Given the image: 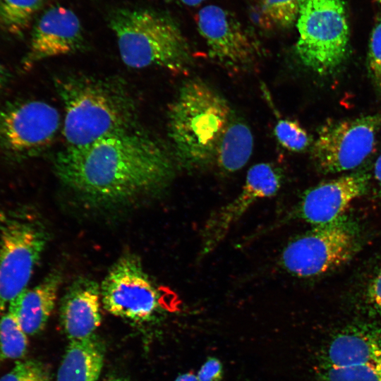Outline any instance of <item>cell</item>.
Segmentation results:
<instances>
[{
  "mask_svg": "<svg viewBox=\"0 0 381 381\" xmlns=\"http://www.w3.org/2000/svg\"><path fill=\"white\" fill-rule=\"evenodd\" d=\"M28 334L14 313L7 309L0 315V360L23 357L28 349Z\"/></svg>",
  "mask_w": 381,
  "mask_h": 381,
  "instance_id": "cell-21",
  "label": "cell"
},
{
  "mask_svg": "<svg viewBox=\"0 0 381 381\" xmlns=\"http://www.w3.org/2000/svg\"><path fill=\"white\" fill-rule=\"evenodd\" d=\"M223 365L216 357H209L198 372V381H221L223 377Z\"/></svg>",
  "mask_w": 381,
  "mask_h": 381,
  "instance_id": "cell-27",
  "label": "cell"
},
{
  "mask_svg": "<svg viewBox=\"0 0 381 381\" xmlns=\"http://www.w3.org/2000/svg\"><path fill=\"white\" fill-rule=\"evenodd\" d=\"M59 179L87 200L119 202L157 189L172 177L168 151L135 128L60 151L54 160Z\"/></svg>",
  "mask_w": 381,
  "mask_h": 381,
  "instance_id": "cell-1",
  "label": "cell"
},
{
  "mask_svg": "<svg viewBox=\"0 0 381 381\" xmlns=\"http://www.w3.org/2000/svg\"><path fill=\"white\" fill-rule=\"evenodd\" d=\"M8 72L6 68L0 63V94L8 81Z\"/></svg>",
  "mask_w": 381,
  "mask_h": 381,
  "instance_id": "cell-29",
  "label": "cell"
},
{
  "mask_svg": "<svg viewBox=\"0 0 381 381\" xmlns=\"http://www.w3.org/2000/svg\"><path fill=\"white\" fill-rule=\"evenodd\" d=\"M367 71L375 92L381 97V20L376 23L370 34Z\"/></svg>",
  "mask_w": 381,
  "mask_h": 381,
  "instance_id": "cell-25",
  "label": "cell"
},
{
  "mask_svg": "<svg viewBox=\"0 0 381 381\" xmlns=\"http://www.w3.org/2000/svg\"><path fill=\"white\" fill-rule=\"evenodd\" d=\"M301 0H257L260 23L267 28H288L296 23Z\"/></svg>",
  "mask_w": 381,
  "mask_h": 381,
  "instance_id": "cell-22",
  "label": "cell"
},
{
  "mask_svg": "<svg viewBox=\"0 0 381 381\" xmlns=\"http://www.w3.org/2000/svg\"><path fill=\"white\" fill-rule=\"evenodd\" d=\"M274 135L284 148L293 152H301L310 144L306 131L294 121L279 119L274 128Z\"/></svg>",
  "mask_w": 381,
  "mask_h": 381,
  "instance_id": "cell-24",
  "label": "cell"
},
{
  "mask_svg": "<svg viewBox=\"0 0 381 381\" xmlns=\"http://www.w3.org/2000/svg\"><path fill=\"white\" fill-rule=\"evenodd\" d=\"M296 54L320 75L335 72L347 57L350 30L342 0H301L296 22Z\"/></svg>",
  "mask_w": 381,
  "mask_h": 381,
  "instance_id": "cell-5",
  "label": "cell"
},
{
  "mask_svg": "<svg viewBox=\"0 0 381 381\" xmlns=\"http://www.w3.org/2000/svg\"><path fill=\"white\" fill-rule=\"evenodd\" d=\"M60 124L57 109L46 102H9L0 109V152L18 161L35 157L52 143Z\"/></svg>",
  "mask_w": 381,
  "mask_h": 381,
  "instance_id": "cell-8",
  "label": "cell"
},
{
  "mask_svg": "<svg viewBox=\"0 0 381 381\" xmlns=\"http://www.w3.org/2000/svg\"><path fill=\"white\" fill-rule=\"evenodd\" d=\"M0 381H51L42 365L33 361H18Z\"/></svg>",
  "mask_w": 381,
  "mask_h": 381,
  "instance_id": "cell-26",
  "label": "cell"
},
{
  "mask_svg": "<svg viewBox=\"0 0 381 381\" xmlns=\"http://www.w3.org/2000/svg\"><path fill=\"white\" fill-rule=\"evenodd\" d=\"M111 381H127V380H123V379H115V380H111Z\"/></svg>",
  "mask_w": 381,
  "mask_h": 381,
  "instance_id": "cell-33",
  "label": "cell"
},
{
  "mask_svg": "<svg viewBox=\"0 0 381 381\" xmlns=\"http://www.w3.org/2000/svg\"><path fill=\"white\" fill-rule=\"evenodd\" d=\"M370 175L348 174L320 183L306 190L294 210V216L314 226L332 222L344 215L355 199L365 193Z\"/></svg>",
  "mask_w": 381,
  "mask_h": 381,
  "instance_id": "cell-14",
  "label": "cell"
},
{
  "mask_svg": "<svg viewBox=\"0 0 381 381\" xmlns=\"http://www.w3.org/2000/svg\"><path fill=\"white\" fill-rule=\"evenodd\" d=\"M253 148V137L247 123L238 116L230 126L221 146L217 167L232 173L248 162Z\"/></svg>",
  "mask_w": 381,
  "mask_h": 381,
  "instance_id": "cell-19",
  "label": "cell"
},
{
  "mask_svg": "<svg viewBox=\"0 0 381 381\" xmlns=\"http://www.w3.org/2000/svg\"><path fill=\"white\" fill-rule=\"evenodd\" d=\"M55 83L64 107L62 133L67 147L135 128V104L121 81L71 73Z\"/></svg>",
  "mask_w": 381,
  "mask_h": 381,
  "instance_id": "cell-3",
  "label": "cell"
},
{
  "mask_svg": "<svg viewBox=\"0 0 381 381\" xmlns=\"http://www.w3.org/2000/svg\"><path fill=\"white\" fill-rule=\"evenodd\" d=\"M103 363L102 349L93 336L70 341L56 381H97Z\"/></svg>",
  "mask_w": 381,
  "mask_h": 381,
  "instance_id": "cell-18",
  "label": "cell"
},
{
  "mask_svg": "<svg viewBox=\"0 0 381 381\" xmlns=\"http://www.w3.org/2000/svg\"><path fill=\"white\" fill-rule=\"evenodd\" d=\"M365 300L370 308L381 315V268L373 278L366 289Z\"/></svg>",
  "mask_w": 381,
  "mask_h": 381,
  "instance_id": "cell-28",
  "label": "cell"
},
{
  "mask_svg": "<svg viewBox=\"0 0 381 381\" xmlns=\"http://www.w3.org/2000/svg\"><path fill=\"white\" fill-rule=\"evenodd\" d=\"M120 56L131 68L159 67L185 73L191 54L177 22L167 13L151 8H117L108 14Z\"/></svg>",
  "mask_w": 381,
  "mask_h": 381,
  "instance_id": "cell-4",
  "label": "cell"
},
{
  "mask_svg": "<svg viewBox=\"0 0 381 381\" xmlns=\"http://www.w3.org/2000/svg\"><path fill=\"white\" fill-rule=\"evenodd\" d=\"M238 116L206 83L199 79L184 83L167 116L168 134L179 162L190 170L216 167L221 146Z\"/></svg>",
  "mask_w": 381,
  "mask_h": 381,
  "instance_id": "cell-2",
  "label": "cell"
},
{
  "mask_svg": "<svg viewBox=\"0 0 381 381\" xmlns=\"http://www.w3.org/2000/svg\"><path fill=\"white\" fill-rule=\"evenodd\" d=\"M101 302L100 286L95 281L80 277L71 284L60 308L61 323L70 341L93 336L102 321Z\"/></svg>",
  "mask_w": 381,
  "mask_h": 381,
  "instance_id": "cell-15",
  "label": "cell"
},
{
  "mask_svg": "<svg viewBox=\"0 0 381 381\" xmlns=\"http://www.w3.org/2000/svg\"><path fill=\"white\" fill-rule=\"evenodd\" d=\"M85 44L83 26L77 15L64 6H52L36 21L22 67L29 71L44 59L75 54Z\"/></svg>",
  "mask_w": 381,
  "mask_h": 381,
  "instance_id": "cell-13",
  "label": "cell"
},
{
  "mask_svg": "<svg viewBox=\"0 0 381 381\" xmlns=\"http://www.w3.org/2000/svg\"><path fill=\"white\" fill-rule=\"evenodd\" d=\"M322 366L381 365V327L373 325L349 326L329 342Z\"/></svg>",
  "mask_w": 381,
  "mask_h": 381,
  "instance_id": "cell-16",
  "label": "cell"
},
{
  "mask_svg": "<svg viewBox=\"0 0 381 381\" xmlns=\"http://www.w3.org/2000/svg\"><path fill=\"white\" fill-rule=\"evenodd\" d=\"M196 24L210 57L219 64L229 69L241 71L255 61L259 54L258 45L226 9L207 5L198 11Z\"/></svg>",
  "mask_w": 381,
  "mask_h": 381,
  "instance_id": "cell-11",
  "label": "cell"
},
{
  "mask_svg": "<svg viewBox=\"0 0 381 381\" xmlns=\"http://www.w3.org/2000/svg\"><path fill=\"white\" fill-rule=\"evenodd\" d=\"M44 0H0V27L10 34L23 35Z\"/></svg>",
  "mask_w": 381,
  "mask_h": 381,
  "instance_id": "cell-20",
  "label": "cell"
},
{
  "mask_svg": "<svg viewBox=\"0 0 381 381\" xmlns=\"http://www.w3.org/2000/svg\"><path fill=\"white\" fill-rule=\"evenodd\" d=\"M320 375L322 381H381V365L322 366Z\"/></svg>",
  "mask_w": 381,
  "mask_h": 381,
  "instance_id": "cell-23",
  "label": "cell"
},
{
  "mask_svg": "<svg viewBox=\"0 0 381 381\" xmlns=\"http://www.w3.org/2000/svg\"><path fill=\"white\" fill-rule=\"evenodd\" d=\"M100 291L105 310L124 319L148 321L159 308L158 292L138 258L133 255H126L113 265Z\"/></svg>",
  "mask_w": 381,
  "mask_h": 381,
  "instance_id": "cell-10",
  "label": "cell"
},
{
  "mask_svg": "<svg viewBox=\"0 0 381 381\" xmlns=\"http://www.w3.org/2000/svg\"><path fill=\"white\" fill-rule=\"evenodd\" d=\"M380 128L381 112L327 123L312 145L315 167L323 174L354 169L373 151Z\"/></svg>",
  "mask_w": 381,
  "mask_h": 381,
  "instance_id": "cell-9",
  "label": "cell"
},
{
  "mask_svg": "<svg viewBox=\"0 0 381 381\" xmlns=\"http://www.w3.org/2000/svg\"><path fill=\"white\" fill-rule=\"evenodd\" d=\"M169 3H176L178 4H181L187 6H197L201 4L206 0H165Z\"/></svg>",
  "mask_w": 381,
  "mask_h": 381,
  "instance_id": "cell-31",
  "label": "cell"
},
{
  "mask_svg": "<svg viewBox=\"0 0 381 381\" xmlns=\"http://www.w3.org/2000/svg\"><path fill=\"white\" fill-rule=\"evenodd\" d=\"M359 246L358 229L343 215L293 238L283 249L279 262L293 275L315 277L349 262Z\"/></svg>",
  "mask_w": 381,
  "mask_h": 381,
  "instance_id": "cell-7",
  "label": "cell"
},
{
  "mask_svg": "<svg viewBox=\"0 0 381 381\" xmlns=\"http://www.w3.org/2000/svg\"><path fill=\"white\" fill-rule=\"evenodd\" d=\"M377 1V2H379L380 4H381V0H375Z\"/></svg>",
  "mask_w": 381,
  "mask_h": 381,
  "instance_id": "cell-34",
  "label": "cell"
},
{
  "mask_svg": "<svg viewBox=\"0 0 381 381\" xmlns=\"http://www.w3.org/2000/svg\"><path fill=\"white\" fill-rule=\"evenodd\" d=\"M61 274L53 270L37 286L24 290L8 306L28 335L43 329L54 308Z\"/></svg>",
  "mask_w": 381,
  "mask_h": 381,
  "instance_id": "cell-17",
  "label": "cell"
},
{
  "mask_svg": "<svg viewBox=\"0 0 381 381\" xmlns=\"http://www.w3.org/2000/svg\"><path fill=\"white\" fill-rule=\"evenodd\" d=\"M47 239L43 224L29 211L0 214V315L26 289Z\"/></svg>",
  "mask_w": 381,
  "mask_h": 381,
  "instance_id": "cell-6",
  "label": "cell"
},
{
  "mask_svg": "<svg viewBox=\"0 0 381 381\" xmlns=\"http://www.w3.org/2000/svg\"><path fill=\"white\" fill-rule=\"evenodd\" d=\"M282 181L280 171L271 164L259 163L250 168L239 194L212 213L206 220L201 231L200 256L213 251L232 226L257 200L276 194Z\"/></svg>",
  "mask_w": 381,
  "mask_h": 381,
  "instance_id": "cell-12",
  "label": "cell"
},
{
  "mask_svg": "<svg viewBox=\"0 0 381 381\" xmlns=\"http://www.w3.org/2000/svg\"><path fill=\"white\" fill-rule=\"evenodd\" d=\"M174 381H198L197 375L188 372L179 375Z\"/></svg>",
  "mask_w": 381,
  "mask_h": 381,
  "instance_id": "cell-32",
  "label": "cell"
},
{
  "mask_svg": "<svg viewBox=\"0 0 381 381\" xmlns=\"http://www.w3.org/2000/svg\"><path fill=\"white\" fill-rule=\"evenodd\" d=\"M375 178L376 179L380 188V193L381 195V155L377 159L374 167Z\"/></svg>",
  "mask_w": 381,
  "mask_h": 381,
  "instance_id": "cell-30",
  "label": "cell"
}]
</instances>
